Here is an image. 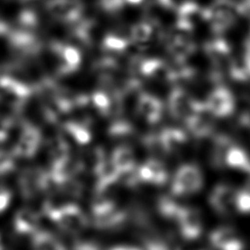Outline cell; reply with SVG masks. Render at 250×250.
Returning a JSON list of instances; mask_svg holds the SVG:
<instances>
[{
  "label": "cell",
  "instance_id": "3957f363",
  "mask_svg": "<svg viewBox=\"0 0 250 250\" xmlns=\"http://www.w3.org/2000/svg\"><path fill=\"white\" fill-rule=\"evenodd\" d=\"M170 46L171 52L177 57H184L191 52V42L182 35H175L173 38L170 39Z\"/></svg>",
  "mask_w": 250,
  "mask_h": 250
},
{
  "label": "cell",
  "instance_id": "6da1fadb",
  "mask_svg": "<svg viewBox=\"0 0 250 250\" xmlns=\"http://www.w3.org/2000/svg\"><path fill=\"white\" fill-rule=\"evenodd\" d=\"M234 6L227 0H220L207 11L208 18L212 21L213 28L217 31H221L231 24L234 20Z\"/></svg>",
  "mask_w": 250,
  "mask_h": 250
},
{
  "label": "cell",
  "instance_id": "52a82bcc",
  "mask_svg": "<svg viewBox=\"0 0 250 250\" xmlns=\"http://www.w3.org/2000/svg\"><path fill=\"white\" fill-rule=\"evenodd\" d=\"M248 3L250 4V0H248Z\"/></svg>",
  "mask_w": 250,
  "mask_h": 250
},
{
  "label": "cell",
  "instance_id": "277c9868",
  "mask_svg": "<svg viewBox=\"0 0 250 250\" xmlns=\"http://www.w3.org/2000/svg\"><path fill=\"white\" fill-rule=\"evenodd\" d=\"M141 104H142L143 111L148 113L150 116H156L160 113V109H161L160 101L149 94L143 95Z\"/></svg>",
  "mask_w": 250,
  "mask_h": 250
},
{
  "label": "cell",
  "instance_id": "8992f818",
  "mask_svg": "<svg viewBox=\"0 0 250 250\" xmlns=\"http://www.w3.org/2000/svg\"><path fill=\"white\" fill-rule=\"evenodd\" d=\"M131 2H133V3H139V2H141L142 0H130Z\"/></svg>",
  "mask_w": 250,
  "mask_h": 250
},
{
  "label": "cell",
  "instance_id": "7a4b0ae2",
  "mask_svg": "<svg viewBox=\"0 0 250 250\" xmlns=\"http://www.w3.org/2000/svg\"><path fill=\"white\" fill-rule=\"evenodd\" d=\"M232 104L233 99L231 94L223 87L216 89L208 99L209 108L212 111L219 114H224L230 111Z\"/></svg>",
  "mask_w": 250,
  "mask_h": 250
},
{
  "label": "cell",
  "instance_id": "5b68a950",
  "mask_svg": "<svg viewBox=\"0 0 250 250\" xmlns=\"http://www.w3.org/2000/svg\"><path fill=\"white\" fill-rule=\"evenodd\" d=\"M152 34V28L149 24H140L134 30L135 38L138 41H146Z\"/></svg>",
  "mask_w": 250,
  "mask_h": 250
}]
</instances>
